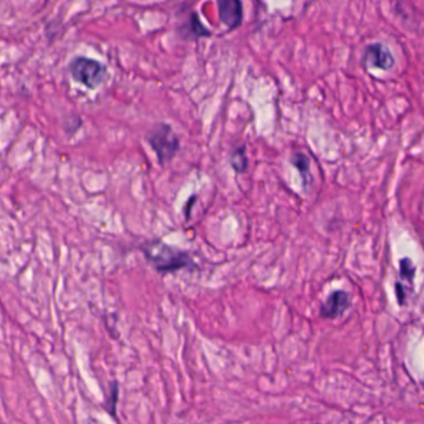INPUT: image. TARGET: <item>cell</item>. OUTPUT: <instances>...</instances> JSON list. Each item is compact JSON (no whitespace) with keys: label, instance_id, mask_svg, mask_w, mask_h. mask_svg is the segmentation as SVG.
Instances as JSON below:
<instances>
[{"label":"cell","instance_id":"1","mask_svg":"<svg viewBox=\"0 0 424 424\" xmlns=\"http://www.w3.org/2000/svg\"><path fill=\"white\" fill-rule=\"evenodd\" d=\"M141 251L150 265L161 274L196 268V264L189 253L164 243L160 239L145 242L141 245Z\"/></svg>","mask_w":424,"mask_h":424},{"label":"cell","instance_id":"2","mask_svg":"<svg viewBox=\"0 0 424 424\" xmlns=\"http://www.w3.org/2000/svg\"><path fill=\"white\" fill-rule=\"evenodd\" d=\"M147 139L161 164L170 162L180 148V141L172 126L164 122L154 126L148 132Z\"/></svg>","mask_w":424,"mask_h":424},{"label":"cell","instance_id":"3","mask_svg":"<svg viewBox=\"0 0 424 424\" xmlns=\"http://www.w3.org/2000/svg\"><path fill=\"white\" fill-rule=\"evenodd\" d=\"M70 73L76 81L80 82L86 88L94 90L105 81L107 69L99 60L79 57L70 64Z\"/></svg>","mask_w":424,"mask_h":424},{"label":"cell","instance_id":"4","mask_svg":"<svg viewBox=\"0 0 424 424\" xmlns=\"http://www.w3.org/2000/svg\"><path fill=\"white\" fill-rule=\"evenodd\" d=\"M363 64L365 68L390 70L394 68V55L387 46L380 43L371 44L363 51Z\"/></svg>","mask_w":424,"mask_h":424},{"label":"cell","instance_id":"5","mask_svg":"<svg viewBox=\"0 0 424 424\" xmlns=\"http://www.w3.org/2000/svg\"><path fill=\"white\" fill-rule=\"evenodd\" d=\"M350 305V295L344 290H335L327 296L324 304L320 306V315L321 318L334 320L340 318Z\"/></svg>","mask_w":424,"mask_h":424},{"label":"cell","instance_id":"6","mask_svg":"<svg viewBox=\"0 0 424 424\" xmlns=\"http://www.w3.org/2000/svg\"><path fill=\"white\" fill-rule=\"evenodd\" d=\"M220 19L230 30H234L242 24L243 6L240 0H222L217 3Z\"/></svg>","mask_w":424,"mask_h":424},{"label":"cell","instance_id":"7","mask_svg":"<svg viewBox=\"0 0 424 424\" xmlns=\"http://www.w3.org/2000/svg\"><path fill=\"white\" fill-rule=\"evenodd\" d=\"M290 163L294 166L295 168L299 171L301 180L304 182V187H307V182L310 180V160L301 152H295L293 156L290 157Z\"/></svg>","mask_w":424,"mask_h":424},{"label":"cell","instance_id":"8","mask_svg":"<svg viewBox=\"0 0 424 424\" xmlns=\"http://www.w3.org/2000/svg\"><path fill=\"white\" fill-rule=\"evenodd\" d=\"M231 166L236 173H245L248 168V158L246 155V147L240 146L231 152Z\"/></svg>","mask_w":424,"mask_h":424},{"label":"cell","instance_id":"9","mask_svg":"<svg viewBox=\"0 0 424 424\" xmlns=\"http://www.w3.org/2000/svg\"><path fill=\"white\" fill-rule=\"evenodd\" d=\"M188 30L194 38H201V37H210L211 32L206 26H203L201 20L199 18L197 13H191L188 23Z\"/></svg>","mask_w":424,"mask_h":424},{"label":"cell","instance_id":"10","mask_svg":"<svg viewBox=\"0 0 424 424\" xmlns=\"http://www.w3.org/2000/svg\"><path fill=\"white\" fill-rule=\"evenodd\" d=\"M401 278L403 280H407L411 285L413 284V279L416 275V267L413 265L412 260L410 258L402 259L400 262Z\"/></svg>","mask_w":424,"mask_h":424},{"label":"cell","instance_id":"11","mask_svg":"<svg viewBox=\"0 0 424 424\" xmlns=\"http://www.w3.org/2000/svg\"><path fill=\"white\" fill-rule=\"evenodd\" d=\"M118 401V385L117 382H113L111 385V394L110 398L107 399V409L111 413L112 416H116V405Z\"/></svg>","mask_w":424,"mask_h":424}]
</instances>
